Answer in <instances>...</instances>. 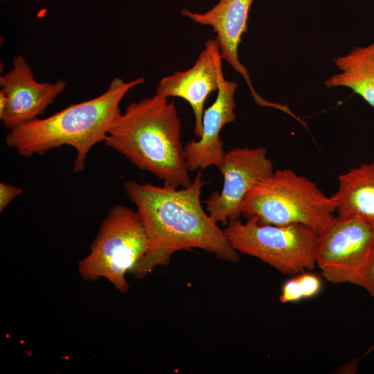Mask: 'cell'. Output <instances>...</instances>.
Masks as SVG:
<instances>
[{"instance_id":"6da1fadb","label":"cell","mask_w":374,"mask_h":374,"mask_svg":"<svg viewBox=\"0 0 374 374\" xmlns=\"http://www.w3.org/2000/svg\"><path fill=\"white\" fill-rule=\"evenodd\" d=\"M205 184L199 170L191 184L178 188L163 184L125 183V193L136 206L148 236L145 256L133 271L142 278L156 267L168 265L173 253L199 249L220 259L238 262V253L201 203Z\"/></svg>"},{"instance_id":"7a4b0ae2","label":"cell","mask_w":374,"mask_h":374,"mask_svg":"<svg viewBox=\"0 0 374 374\" xmlns=\"http://www.w3.org/2000/svg\"><path fill=\"white\" fill-rule=\"evenodd\" d=\"M181 127L173 102L155 94L130 104L104 142L164 184L187 187L193 181L185 161Z\"/></svg>"},{"instance_id":"3957f363","label":"cell","mask_w":374,"mask_h":374,"mask_svg":"<svg viewBox=\"0 0 374 374\" xmlns=\"http://www.w3.org/2000/svg\"><path fill=\"white\" fill-rule=\"evenodd\" d=\"M144 82L143 78L129 82L115 78L100 96L10 130L5 138L6 143L25 157L42 155L51 149L69 145L76 150L73 170L80 172L84 169L91 148L105 141L121 115L122 99L131 89Z\"/></svg>"},{"instance_id":"277c9868","label":"cell","mask_w":374,"mask_h":374,"mask_svg":"<svg viewBox=\"0 0 374 374\" xmlns=\"http://www.w3.org/2000/svg\"><path fill=\"white\" fill-rule=\"evenodd\" d=\"M335 203L317 184L291 169H280L259 181L248 193L241 208L246 219L262 224H300L319 233L335 217Z\"/></svg>"},{"instance_id":"5b68a950","label":"cell","mask_w":374,"mask_h":374,"mask_svg":"<svg viewBox=\"0 0 374 374\" xmlns=\"http://www.w3.org/2000/svg\"><path fill=\"white\" fill-rule=\"evenodd\" d=\"M148 248V236L137 210L116 205L103 221L89 253L80 260L79 273L89 281L104 278L126 293L130 290L126 275L133 273Z\"/></svg>"},{"instance_id":"8992f818","label":"cell","mask_w":374,"mask_h":374,"mask_svg":"<svg viewBox=\"0 0 374 374\" xmlns=\"http://www.w3.org/2000/svg\"><path fill=\"white\" fill-rule=\"evenodd\" d=\"M224 232L238 253L255 257L284 274L316 267L319 233L300 224H262L255 218L230 220Z\"/></svg>"},{"instance_id":"52a82bcc","label":"cell","mask_w":374,"mask_h":374,"mask_svg":"<svg viewBox=\"0 0 374 374\" xmlns=\"http://www.w3.org/2000/svg\"><path fill=\"white\" fill-rule=\"evenodd\" d=\"M316 266L328 282L352 284L374 297V226L335 215L318 235Z\"/></svg>"},{"instance_id":"ba28073f","label":"cell","mask_w":374,"mask_h":374,"mask_svg":"<svg viewBox=\"0 0 374 374\" xmlns=\"http://www.w3.org/2000/svg\"><path fill=\"white\" fill-rule=\"evenodd\" d=\"M264 147L234 148L225 152L218 167L224 179L220 192L214 191L204 203L206 211L217 223L227 225L240 219L242 203L251 189L274 170Z\"/></svg>"},{"instance_id":"9c48e42d","label":"cell","mask_w":374,"mask_h":374,"mask_svg":"<svg viewBox=\"0 0 374 374\" xmlns=\"http://www.w3.org/2000/svg\"><path fill=\"white\" fill-rule=\"evenodd\" d=\"M0 86L6 95L7 107L1 119L11 130L42 114L66 86L64 80L38 82L30 66L21 55L12 59V69L0 76Z\"/></svg>"},{"instance_id":"30bf717a","label":"cell","mask_w":374,"mask_h":374,"mask_svg":"<svg viewBox=\"0 0 374 374\" xmlns=\"http://www.w3.org/2000/svg\"><path fill=\"white\" fill-rule=\"evenodd\" d=\"M222 60L216 39H208L192 67L163 78L156 89L155 94L160 97H179L188 103L195 116L194 132L198 138L202 134L205 101L211 92L217 91L224 76Z\"/></svg>"},{"instance_id":"8fae6325","label":"cell","mask_w":374,"mask_h":374,"mask_svg":"<svg viewBox=\"0 0 374 374\" xmlns=\"http://www.w3.org/2000/svg\"><path fill=\"white\" fill-rule=\"evenodd\" d=\"M254 0H218L210 10L203 13L194 12L187 8L181 15L197 24L212 27L222 60L240 73L247 82L254 101L267 106L269 101L260 97L251 83L248 70L239 60L238 46L242 35L247 31L250 8Z\"/></svg>"},{"instance_id":"7c38bea8","label":"cell","mask_w":374,"mask_h":374,"mask_svg":"<svg viewBox=\"0 0 374 374\" xmlns=\"http://www.w3.org/2000/svg\"><path fill=\"white\" fill-rule=\"evenodd\" d=\"M238 84L223 76L215 100L204 112L202 134L199 140L184 145L185 161L189 171L195 172L222 163L225 152L220 132L224 125L235 119V93Z\"/></svg>"},{"instance_id":"4fadbf2b","label":"cell","mask_w":374,"mask_h":374,"mask_svg":"<svg viewBox=\"0 0 374 374\" xmlns=\"http://www.w3.org/2000/svg\"><path fill=\"white\" fill-rule=\"evenodd\" d=\"M332 196L337 216L357 217L374 226V160L339 175Z\"/></svg>"},{"instance_id":"5bb4252c","label":"cell","mask_w":374,"mask_h":374,"mask_svg":"<svg viewBox=\"0 0 374 374\" xmlns=\"http://www.w3.org/2000/svg\"><path fill=\"white\" fill-rule=\"evenodd\" d=\"M334 63L339 72L324 81L326 87H348L374 108V42L353 48Z\"/></svg>"},{"instance_id":"9a60e30c","label":"cell","mask_w":374,"mask_h":374,"mask_svg":"<svg viewBox=\"0 0 374 374\" xmlns=\"http://www.w3.org/2000/svg\"><path fill=\"white\" fill-rule=\"evenodd\" d=\"M321 287V280L318 276L303 273L289 279L283 285L280 302L292 303L314 297L319 293Z\"/></svg>"},{"instance_id":"2e32d148","label":"cell","mask_w":374,"mask_h":374,"mask_svg":"<svg viewBox=\"0 0 374 374\" xmlns=\"http://www.w3.org/2000/svg\"><path fill=\"white\" fill-rule=\"evenodd\" d=\"M20 188L8 184L3 182L0 183V212L1 213L6 207L18 195L21 193Z\"/></svg>"},{"instance_id":"e0dca14e","label":"cell","mask_w":374,"mask_h":374,"mask_svg":"<svg viewBox=\"0 0 374 374\" xmlns=\"http://www.w3.org/2000/svg\"><path fill=\"white\" fill-rule=\"evenodd\" d=\"M7 107V100L5 93L0 90V119L3 116Z\"/></svg>"}]
</instances>
